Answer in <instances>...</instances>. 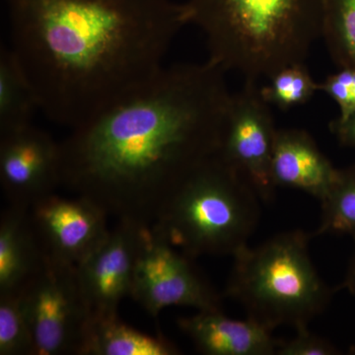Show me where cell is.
<instances>
[{
	"instance_id": "cell-1",
	"label": "cell",
	"mask_w": 355,
	"mask_h": 355,
	"mask_svg": "<svg viewBox=\"0 0 355 355\" xmlns=\"http://www.w3.org/2000/svg\"><path fill=\"white\" fill-rule=\"evenodd\" d=\"M221 67H164L72 128L60 142V186L109 216L153 225L187 177L218 153L232 93Z\"/></svg>"
},
{
	"instance_id": "cell-2",
	"label": "cell",
	"mask_w": 355,
	"mask_h": 355,
	"mask_svg": "<svg viewBox=\"0 0 355 355\" xmlns=\"http://www.w3.org/2000/svg\"><path fill=\"white\" fill-rule=\"evenodd\" d=\"M40 110L70 130L148 83L189 25L173 0H4Z\"/></svg>"
},
{
	"instance_id": "cell-3",
	"label": "cell",
	"mask_w": 355,
	"mask_h": 355,
	"mask_svg": "<svg viewBox=\"0 0 355 355\" xmlns=\"http://www.w3.org/2000/svg\"><path fill=\"white\" fill-rule=\"evenodd\" d=\"M189 24L205 34L209 60L245 80L305 64L322 37L324 0H187Z\"/></svg>"
},
{
	"instance_id": "cell-4",
	"label": "cell",
	"mask_w": 355,
	"mask_h": 355,
	"mask_svg": "<svg viewBox=\"0 0 355 355\" xmlns=\"http://www.w3.org/2000/svg\"><path fill=\"white\" fill-rule=\"evenodd\" d=\"M249 180L217 153L187 177L151 227L191 258L233 256L261 217Z\"/></svg>"
},
{
	"instance_id": "cell-5",
	"label": "cell",
	"mask_w": 355,
	"mask_h": 355,
	"mask_svg": "<svg viewBox=\"0 0 355 355\" xmlns=\"http://www.w3.org/2000/svg\"><path fill=\"white\" fill-rule=\"evenodd\" d=\"M312 237L291 230L259 246L243 247L232 256L225 295L242 305L247 318L270 330L308 328L327 309L335 292L311 260Z\"/></svg>"
},
{
	"instance_id": "cell-6",
	"label": "cell",
	"mask_w": 355,
	"mask_h": 355,
	"mask_svg": "<svg viewBox=\"0 0 355 355\" xmlns=\"http://www.w3.org/2000/svg\"><path fill=\"white\" fill-rule=\"evenodd\" d=\"M20 293L36 355L80 354L89 312L76 266L44 253L41 268Z\"/></svg>"
},
{
	"instance_id": "cell-7",
	"label": "cell",
	"mask_w": 355,
	"mask_h": 355,
	"mask_svg": "<svg viewBox=\"0 0 355 355\" xmlns=\"http://www.w3.org/2000/svg\"><path fill=\"white\" fill-rule=\"evenodd\" d=\"M191 260L155 229L144 226L130 297L153 317L172 306L221 309L220 296Z\"/></svg>"
},
{
	"instance_id": "cell-8",
	"label": "cell",
	"mask_w": 355,
	"mask_h": 355,
	"mask_svg": "<svg viewBox=\"0 0 355 355\" xmlns=\"http://www.w3.org/2000/svg\"><path fill=\"white\" fill-rule=\"evenodd\" d=\"M270 105L258 81L245 80L231 96L219 153L245 175L261 202H270L277 187L272 179V158L277 128Z\"/></svg>"
},
{
	"instance_id": "cell-9",
	"label": "cell",
	"mask_w": 355,
	"mask_h": 355,
	"mask_svg": "<svg viewBox=\"0 0 355 355\" xmlns=\"http://www.w3.org/2000/svg\"><path fill=\"white\" fill-rule=\"evenodd\" d=\"M144 224L120 219L100 246L76 266L77 279L89 317L118 315L130 296Z\"/></svg>"
},
{
	"instance_id": "cell-10",
	"label": "cell",
	"mask_w": 355,
	"mask_h": 355,
	"mask_svg": "<svg viewBox=\"0 0 355 355\" xmlns=\"http://www.w3.org/2000/svg\"><path fill=\"white\" fill-rule=\"evenodd\" d=\"M60 144L31 125L0 135V184L8 205L30 209L60 187Z\"/></svg>"
},
{
	"instance_id": "cell-11",
	"label": "cell",
	"mask_w": 355,
	"mask_h": 355,
	"mask_svg": "<svg viewBox=\"0 0 355 355\" xmlns=\"http://www.w3.org/2000/svg\"><path fill=\"white\" fill-rule=\"evenodd\" d=\"M44 252L72 266L95 251L108 235V214L88 198L53 193L30 207Z\"/></svg>"
},
{
	"instance_id": "cell-12",
	"label": "cell",
	"mask_w": 355,
	"mask_h": 355,
	"mask_svg": "<svg viewBox=\"0 0 355 355\" xmlns=\"http://www.w3.org/2000/svg\"><path fill=\"white\" fill-rule=\"evenodd\" d=\"M177 322L180 330L202 354L272 355L277 354L280 343L270 329L249 318L232 319L221 309L198 311Z\"/></svg>"
},
{
	"instance_id": "cell-13",
	"label": "cell",
	"mask_w": 355,
	"mask_h": 355,
	"mask_svg": "<svg viewBox=\"0 0 355 355\" xmlns=\"http://www.w3.org/2000/svg\"><path fill=\"white\" fill-rule=\"evenodd\" d=\"M270 173L277 188L302 191L321 202L330 191L338 169L306 130L284 128L277 130L275 137Z\"/></svg>"
},
{
	"instance_id": "cell-14",
	"label": "cell",
	"mask_w": 355,
	"mask_h": 355,
	"mask_svg": "<svg viewBox=\"0 0 355 355\" xmlns=\"http://www.w3.org/2000/svg\"><path fill=\"white\" fill-rule=\"evenodd\" d=\"M44 257L30 209L8 205L0 218V293L20 291L38 272Z\"/></svg>"
},
{
	"instance_id": "cell-15",
	"label": "cell",
	"mask_w": 355,
	"mask_h": 355,
	"mask_svg": "<svg viewBox=\"0 0 355 355\" xmlns=\"http://www.w3.org/2000/svg\"><path fill=\"white\" fill-rule=\"evenodd\" d=\"M180 349L163 336L141 333L118 315L89 317L79 355H177Z\"/></svg>"
},
{
	"instance_id": "cell-16",
	"label": "cell",
	"mask_w": 355,
	"mask_h": 355,
	"mask_svg": "<svg viewBox=\"0 0 355 355\" xmlns=\"http://www.w3.org/2000/svg\"><path fill=\"white\" fill-rule=\"evenodd\" d=\"M38 97L8 46L0 49V135L32 125Z\"/></svg>"
},
{
	"instance_id": "cell-17",
	"label": "cell",
	"mask_w": 355,
	"mask_h": 355,
	"mask_svg": "<svg viewBox=\"0 0 355 355\" xmlns=\"http://www.w3.org/2000/svg\"><path fill=\"white\" fill-rule=\"evenodd\" d=\"M320 202L321 221L313 237L350 235L355 240V165L338 169L330 191Z\"/></svg>"
},
{
	"instance_id": "cell-18",
	"label": "cell",
	"mask_w": 355,
	"mask_h": 355,
	"mask_svg": "<svg viewBox=\"0 0 355 355\" xmlns=\"http://www.w3.org/2000/svg\"><path fill=\"white\" fill-rule=\"evenodd\" d=\"M322 38L338 67H355V0H324Z\"/></svg>"
},
{
	"instance_id": "cell-19",
	"label": "cell",
	"mask_w": 355,
	"mask_h": 355,
	"mask_svg": "<svg viewBox=\"0 0 355 355\" xmlns=\"http://www.w3.org/2000/svg\"><path fill=\"white\" fill-rule=\"evenodd\" d=\"M0 355H36L20 291L0 293Z\"/></svg>"
},
{
	"instance_id": "cell-20",
	"label": "cell",
	"mask_w": 355,
	"mask_h": 355,
	"mask_svg": "<svg viewBox=\"0 0 355 355\" xmlns=\"http://www.w3.org/2000/svg\"><path fill=\"white\" fill-rule=\"evenodd\" d=\"M268 85L261 88L263 99L282 110H289L309 101L318 91L316 83L305 64L289 65L270 77Z\"/></svg>"
},
{
	"instance_id": "cell-21",
	"label": "cell",
	"mask_w": 355,
	"mask_h": 355,
	"mask_svg": "<svg viewBox=\"0 0 355 355\" xmlns=\"http://www.w3.org/2000/svg\"><path fill=\"white\" fill-rule=\"evenodd\" d=\"M319 87L338 105V120H347L355 113V67H338V71L327 77Z\"/></svg>"
},
{
	"instance_id": "cell-22",
	"label": "cell",
	"mask_w": 355,
	"mask_h": 355,
	"mask_svg": "<svg viewBox=\"0 0 355 355\" xmlns=\"http://www.w3.org/2000/svg\"><path fill=\"white\" fill-rule=\"evenodd\" d=\"M291 340H280L277 355H336L340 349L330 340L311 333L308 328L297 330Z\"/></svg>"
},
{
	"instance_id": "cell-23",
	"label": "cell",
	"mask_w": 355,
	"mask_h": 355,
	"mask_svg": "<svg viewBox=\"0 0 355 355\" xmlns=\"http://www.w3.org/2000/svg\"><path fill=\"white\" fill-rule=\"evenodd\" d=\"M330 128L343 146L355 148V113L345 121L336 119L331 121Z\"/></svg>"
},
{
	"instance_id": "cell-24",
	"label": "cell",
	"mask_w": 355,
	"mask_h": 355,
	"mask_svg": "<svg viewBox=\"0 0 355 355\" xmlns=\"http://www.w3.org/2000/svg\"><path fill=\"white\" fill-rule=\"evenodd\" d=\"M342 286L355 298V250L352 259H350L349 268H347V275H345Z\"/></svg>"
}]
</instances>
